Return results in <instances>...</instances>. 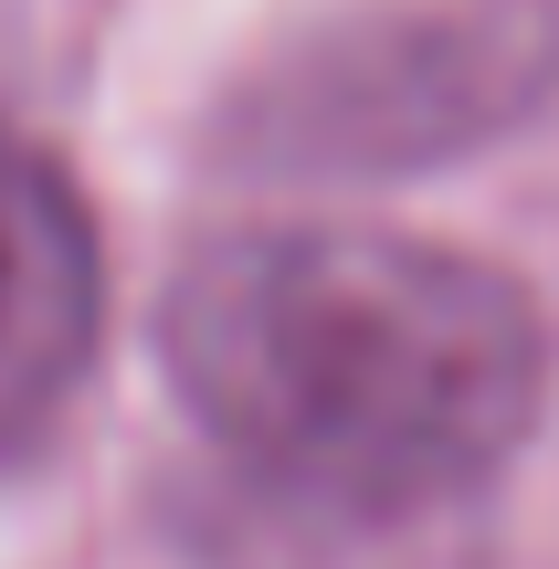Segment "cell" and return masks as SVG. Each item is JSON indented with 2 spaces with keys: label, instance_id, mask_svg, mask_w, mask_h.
<instances>
[{
  "label": "cell",
  "instance_id": "1",
  "mask_svg": "<svg viewBox=\"0 0 559 569\" xmlns=\"http://www.w3.org/2000/svg\"><path fill=\"white\" fill-rule=\"evenodd\" d=\"M190 422L307 517L465 507L539 422V306L476 253L274 222L190 253L159 306Z\"/></svg>",
  "mask_w": 559,
  "mask_h": 569
},
{
  "label": "cell",
  "instance_id": "2",
  "mask_svg": "<svg viewBox=\"0 0 559 569\" xmlns=\"http://www.w3.org/2000/svg\"><path fill=\"white\" fill-rule=\"evenodd\" d=\"M96 348V232L42 148L0 127V453H21Z\"/></svg>",
  "mask_w": 559,
  "mask_h": 569
}]
</instances>
